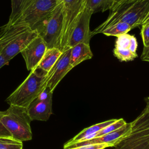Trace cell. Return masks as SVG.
Returning a JSON list of instances; mask_svg holds the SVG:
<instances>
[{"label":"cell","instance_id":"30bf717a","mask_svg":"<svg viewBox=\"0 0 149 149\" xmlns=\"http://www.w3.org/2000/svg\"><path fill=\"white\" fill-rule=\"evenodd\" d=\"M52 93L46 87L43 91L27 107V109L32 120L47 121L52 114Z\"/></svg>","mask_w":149,"mask_h":149},{"label":"cell","instance_id":"52a82bcc","mask_svg":"<svg viewBox=\"0 0 149 149\" xmlns=\"http://www.w3.org/2000/svg\"><path fill=\"white\" fill-rule=\"evenodd\" d=\"M60 1L31 0L14 21L8 24H21L32 29L38 22L54 10Z\"/></svg>","mask_w":149,"mask_h":149},{"label":"cell","instance_id":"9c48e42d","mask_svg":"<svg viewBox=\"0 0 149 149\" xmlns=\"http://www.w3.org/2000/svg\"><path fill=\"white\" fill-rule=\"evenodd\" d=\"M93 13V11L86 6L70 36L64 51L71 48L79 43L90 44L91 37L90 23Z\"/></svg>","mask_w":149,"mask_h":149},{"label":"cell","instance_id":"7402d4cb","mask_svg":"<svg viewBox=\"0 0 149 149\" xmlns=\"http://www.w3.org/2000/svg\"><path fill=\"white\" fill-rule=\"evenodd\" d=\"M23 142L12 136L0 137V149H23Z\"/></svg>","mask_w":149,"mask_h":149},{"label":"cell","instance_id":"ffe728a7","mask_svg":"<svg viewBox=\"0 0 149 149\" xmlns=\"http://www.w3.org/2000/svg\"><path fill=\"white\" fill-rule=\"evenodd\" d=\"M126 123V122L122 118L116 119L113 123H112L111 125L107 126V127L103 128L102 129H101V130L98 131V132L94 133V134L91 135L90 136H89L86 139V140H90V139H93V138H95V137H98L102 136L103 135H105L107 134H108L111 132H112L120 128L121 127L124 126Z\"/></svg>","mask_w":149,"mask_h":149},{"label":"cell","instance_id":"5b68a950","mask_svg":"<svg viewBox=\"0 0 149 149\" xmlns=\"http://www.w3.org/2000/svg\"><path fill=\"white\" fill-rule=\"evenodd\" d=\"M62 21L63 2L61 0L54 10L38 22L32 30L36 31L38 36L44 40L47 48L59 49Z\"/></svg>","mask_w":149,"mask_h":149},{"label":"cell","instance_id":"cb8c5ba5","mask_svg":"<svg viewBox=\"0 0 149 149\" xmlns=\"http://www.w3.org/2000/svg\"><path fill=\"white\" fill-rule=\"evenodd\" d=\"M109 147L111 146L107 144H93L76 147L69 149H104Z\"/></svg>","mask_w":149,"mask_h":149},{"label":"cell","instance_id":"8992f818","mask_svg":"<svg viewBox=\"0 0 149 149\" xmlns=\"http://www.w3.org/2000/svg\"><path fill=\"white\" fill-rule=\"evenodd\" d=\"M131 132L115 149H149V112L146 109L131 122Z\"/></svg>","mask_w":149,"mask_h":149},{"label":"cell","instance_id":"9a60e30c","mask_svg":"<svg viewBox=\"0 0 149 149\" xmlns=\"http://www.w3.org/2000/svg\"><path fill=\"white\" fill-rule=\"evenodd\" d=\"M93 55L90 44L79 43L71 48L70 66L73 69L82 62L91 59Z\"/></svg>","mask_w":149,"mask_h":149},{"label":"cell","instance_id":"d6986e66","mask_svg":"<svg viewBox=\"0 0 149 149\" xmlns=\"http://www.w3.org/2000/svg\"><path fill=\"white\" fill-rule=\"evenodd\" d=\"M115 2V0H87L86 6L93 13L111 10Z\"/></svg>","mask_w":149,"mask_h":149},{"label":"cell","instance_id":"4fadbf2b","mask_svg":"<svg viewBox=\"0 0 149 149\" xmlns=\"http://www.w3.org/2000/svg\"><path fill=\"white\" fill-rule=\"evenodd\" d=\"M47 49L46 44L38 36L21 52L27 70L31 71L37 67Z\"/></svg>","mask_w":149,"mask_h":149},{"label":"cell","instance_id":"f1b7e54d","mask_svg":"<svg viewBox=\"0 0 149 149\" xmlns=\"http://www.w3.org/2000/svg\"><path fill=\"white\" fill-rule=\"evenodd\" d=\"M145 101L146 102V106L144 109H146L148 112H149V97L145 98Z\"/></svg>","mask_w":149,"mask_h":149},{"label":"cell","instance_id":"44dd1931","mask_svg":"<svg viewBox=\"0 0 149 149\" xmlns=\"http://www.w3.org/2000/svg\"><path fill=\"white\" fill-rule=\"evenodd\" d=\"M31 0H11V13L8 23H11Z\"/></svg>","mask_w":149,"mask_h":149},{"label":"cell","instance_id":"4dcf8cb0","mask_svg":"<svg viewBox=\"0 0 149 149\" xmlns=\"http://www.w3.org/2000/svg\"><path fill=\"white\" fill-rule=\"evenodd\" d=\"M119 1H120V0H115V3H116L117 2H118ZM115 4H114V5H115ZM113 6H114V5H113Z\"/></svg>","mask_w":149,"mask_h":149},{"label":"cell","instance_id":"d4e9b609","mask_svg":"<svg viewBox=\"0 0 149 149\" xmlns=\"http://www.w3.org/2000/svg\"><path fill=\"white\" fill-rule=\"evenodd\" d=\"M5 111H0V137L12 136L9 132L6 129L1 122V118L4 115Z\"/></svg>","mask_w":149,"mask_h":149},{"label":"cell","instance_id":"277c9868","mask_svg":"<svg viewBox=\"0 0 149 149\" xmlns=\"http://www.w3.org/2000/svg\"><path fill=\"white\" fill-rule=\"evenodd\" d=\"M31 121L27 108L16 105H9L1 118L2 123L12 137L22 142L32 139Z\"/></svg>","mask_w":149,"mask_h":149},{"label":"cell","instance_id":"4316f807","mask_svg":"<svg viewBox=\"0 0 149 149\" xmlns=\"http://www.w3.org/2000/svg\"><path fill=\"white\" fill-rule=\"evenodd\" d=\"M8 62H9V61H8L6 59H5V58L0 54V69L4 65H6Z\"/></svg>","mask_w":149,"mask_h":149},{"label":"cell","instance_id":"7a4b0ae2","mask_svg":"<svg viewBox=\"0 0 149 149\" xmlns=\"http://www.w3.org/2000/svg\"><path fill=\"white\" fill-rule=\"evenodd\" d=\"M38 36L36 31L26 25L6 23L0 29V54L9 61Z\"/></svg>","mask_w":149,"mask_h":149},{"label":"cell","instance_id":"ba28073f","mask_svg":"<svg viewBox=\"0 0 149 149\" xmlns=\"http://www.w3.org/2000/svg\"><path fill=\"white\" fill-rule=\"evenodd\" d=\"M63 2L62 27L59 49L63 52L80 16L86 6L87 0H62Z\"/></svg>","mask_w":149,"mask_h":149},{"label":"cell","instance_id":"83f0119b","mask_svg":"<svg viewBox=\"0 0 149 149\" xmlns=\"http://www.w3.org/2000/svg\"><path fill=\"white\" fill-rule=\"evenodd\" d=\"M148 23H149V10H148V12L147 13V14L146 15L145 17H144V19H143V21H142V22H141V26L143 25V24Z\"/></svg>","mask_w":149,"mask_h":149},{"label":"cell","instance_id":"8fae6325","mask_svg":"<svg viewBox=\"0 0 149 149\" xmlns=\"http://www.w3.org/2000/svg\"><path fill=\"white\" fill-rule=\"evenodd\" d=\"M137 39L134 36L128 33L122 34L117 37L113 55L120 61H132L137 57Z\"/></svg>","mask_w":149,"mask_h":149},{"label":"cell","instance_id":"603a6c76","mask_svg":"<svg viewBox=\"0 0 149 149\" xmlns=\"http://www.w3.org/2000/svg\"><path fill=\"white\" fill-rule=\"evenodd\" d=\"M141 36L143 40L144 47H149V23L141 26Z\"/></svg>","mask_w":149,"mask_h":149},{"label":"cell","instance_id":"484cf974","mask_svg":"<svg viewBox=\"0 0 149 149\" xmlns=\"http://www.w3.org/2000/svg\"><path fill=\"white\" fill-rule=\"evenodd\" d=\"M141 59L143 61L149 62V47H144L141 55Z\"/></svg>","mask_w":149,"mask_h":149},{"label":"cell","instance_id":"3957f363","mask_svg":"<svg viewBox=\"0 0 149 149\" xmlns=\"http://www.w3.org/2000/svg\"><path fill=\"white\" fill-rule=\"evenodd\" d=\"M48 72L36 68L31 70L26 79L6 99L9 105L27 108L47 87Z\"/></svg>","mask_w":149,"mask_h":149},{"label":"cell","instance_id":"5bb4252c","mask_svg":"<svg viewBox=\"0 0 149 149\" xmlns=\"http://www.w3.org/2000/svg\"><path fill=\"white\" fill-rule=\"evenodd\" d=\"M131 122L126 123L124 126L112 132L98 137H95L88 140L76 143L70 145L66 149L93 144H107L111 147H114L124 137L129 134L131 132Z\"/></svg>","mask_w":149,"mask_h":149},{"label":"cell","instance_id":"2e32d148","mask_svg":"<svg viewBox=\"0 0 149 149\" xmlns=\"http://www.w3.org/2000/svg\"><path fill=\"white\" fill-rule=\"evenodd\" d=\"M116 119H110L108 120H106L94 125H92L88 127H87L83 130H81L79 133L76 135L74 137L69 140L68 141L65 143L63 146V148L66 149L70 145L74 144L76 143L83 141L86 140V139L90 136L91 135L94 134V133L98 132V131L101 130L103 128L107 127V126L111 125V123H113Z\"/></svg>","mask_w":149,"mask_h":149},{"label":"cell","instance_id":"f546056e","mask_svg":"<svg viewBox=\"0 0 149 149\" xmlns=\"http://www.w3.org/2000/svg\"><path fill=\"white\" fill-rule=\"evenodd\" d=\"M136 1V0H120V1H119L118 2H117L116 3H115V5H114V6H113V8L115 6V5H118V4H119V3H121V2H125V1Z\"/></svg>","mask_w":149,"mask_h":149},{"label":"cell","instance_id":"7c38bea8","mask_svg":"<svg viewBox=\"0 0 149 149\" xmlns=\"http://www.w3.org/2000/svg\"><path fill=\"white\" fill-rule=\"evenodd\" d=\"M71 48L62 52L56 62L48 72L47 87L53 92L57 85L65 76V75L72 69L70 66V55Z\"/></svg>","mask_w":149,"mask_h":149},{"label":"cell","instance_id":"ac0fdd59","mask_svg":"<svg viewBox=\"0 0 149 149\" xmlns=\"http://www.w3.org/2000/svg\"><path fill=\"white\" fill-rule=\"evenodd\" d=\"M132 29V27L129 24L120 22L106 28L101 33L107 36H115L117 37L122 34L128 33Z\"/></svg>","mask_w":149,"mask_h":149},{"label":"cell","instance_id":"6da1fadb","mask_svg":"<svg viewBox=\"0 0 149 149\" xmlns=\"http://www.w3.org/2000/svg\"><path fill=\"white\" fill-rule=\"evenodd\" d=\"M108 17L92 31L91 36L101 33L106 28L120 22H125L132 29L140 26L149 10V0L129 1L115 5Z\"/></svg>","mask_w":149,"mask_h":149},{"label":"cell","instance_id":"e0dca14e","mask_svg":"<svg viewBox=\"0 0 149 149\" xmlns=\"http://www.w3.org/2000/svg\"><path fill=\"white\" fill-rule=\"evenodd\" d=\"M62 54V51L59 48H47L37 68L48 72L56 62Z\"/></svg>","mask_w":149,"mask_h":149}]
</instances>
